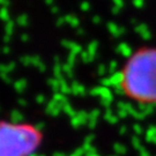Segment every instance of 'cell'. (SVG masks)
I'll list each match as a JSON object with an SVG mask.
<instances>
[{
    "label": "cell",
    "instance_id": "cell-2",
    "mask_svg": "<svg viewBox=\"0 0 156 156\" xmlns=\"http://www.w3.org/2000/svg\"><path fill=\"white\" fill-rule=\"evenodd\" d=\"M43 142V133L30 123L0 120V156H31Z\"/></svg>",
    "mask_w": 156,
    "mask_h": 156
},
{
    "label": "cell",
    "instance_id": "cell-1",
    "mask_svg": "<svg viewBox=\"0 0 156 156\" xmlns=\"http://www.w3.org/2000/svg\"><path fill=\"white\" fill-rule=\"evenodd\" d=\"M119 89L132 102L156 104V48L144 46L126 59L119 73Z\"/></svg>",
    "mask_w": 156,
    "mask_h": 156
}]
</instances>
